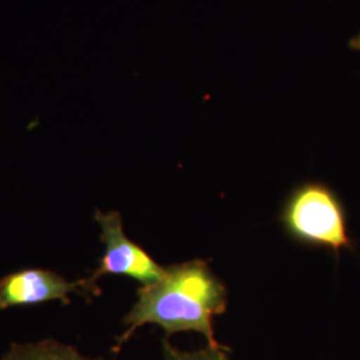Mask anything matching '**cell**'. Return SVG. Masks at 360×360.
<instances>
[{
    "label": "cell",
    "mask_w": 360,
    "mask_h": 360,
    "mask_svg": "<svg viewBox=\"0 0 360 360\" xmlns=\"http://www.w3.org/2000/svg\"><path fill=\"white\" fill-rule=\"evenodd\" d=\"M163 355L166 360H231L227 354V347H212L208 346L195 349V351H184L172 346L168 339L162 340Z\"/></svg>",
    "instance_id": "8992f818"
},
{
    "label": "cell",
    "mask_w": 360,
    "mask_h": 360,
    "mask_svg": "<svg viewBox=\"0 0 360 360\" xmlns=\"http://www.w3.org/2000/svg\"><path fill=\"white\" fill-rule=\"evenodd\" d=\"M349 47H351L352 50L360 51V32L356 37H354V38L349 40Z\"/></svg>",
    "instance_id": "52a82bcc"
},
{
    "label": "cell",
    "mask_w": 360,
    "mask_h": 360,
    "mask_svg": "<svg viewBox=\"0 0 360 360\" xmlns=\"http://www.w3.org/2000/svg\"><path fill=\"white\" fill-rule=\"evenodd\" d=\"M227 309V290L206 262L193 260L166 267L165 275L153 284L142 285L138 299L124 318L126 331L116 339L117 352L134 333L144 324H155L167 336L198 333L207 345H219L214 318Z\"/></svg>",
    "instance_id": "6da1fadb"
},
{
    "label": "cell",
    "mask_w": 360,
    "mask_h": 360,
    "mask_svg": "<svg viewBox=\"0 0 360 360\" xmlns=\"http://www.w3.org/2000/svg\"><path fill=\"white\" fill-rule=\"evenodd\" d=\"M70 294L91 295L86 279L68 282L53 271L27 269L0 279V309L52 300L70 303Z\"/></svg>",
    "instance_id": "277c9868"
},
{
    "label": "cell",
    "mask_w": 360,
    "mask_h": 360,
    "mask_svg": "<svg viewBox=\"0 0 360 360\" xmlns=\"http://www.w3.org/2000/svg\"><path fill=\"white\" fill-rule=\"evenodd\" d=\"M279 220L299 245L326 248L336 257L342 250H352L345 206L323 183L306 181L295 187L283 203Z\"/></svg>",
    "instance_id": "7a4b0ae2"
},
{
    "label": "cell",
    "mask_w": 360,
    "mask_h": 360,
    "mask_svg": "<svg viewBox=\"0 0 360 360\" xmlns=\"http://www.w3.org/2000/svg\"><path fill=\"white\" fill-rule=\"evenodd\" d=\"M95 220L102 229L104 255L96 271L86 278L91 295L101 294L96 282L104 275H124L142 285L155 283L165 275L166 267L158 264L147 251L126 236L119 212L98 210Z\"/></svg>",
    "instance_id": "3957f363"
},
{
    "label": "cell",
    "mask_w": 360,
    "mask_h": 360,
    "mask_svg": "<svg viewBox=\"0 0 360 360\" xmlns=\"http://www.w3.org/2000/svg\"><path fill=\"white\" fill-rule=\"evenodd\" d=\"M1 360H105L87 358L77 348L59 343L53 339L37 343H13Z\"/></svg>",
    "instance_id": "5b68a950"
}]
</instances>
